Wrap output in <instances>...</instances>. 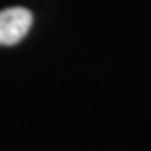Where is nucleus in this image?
Here are the masks:
<instances>
[{"instance_id": "1", "label": "nucleus", "mask_w": 151, "mask_h": 151, "mask_svg": "<svg viewBox=\"0 0 151 151\" xmlns=\"http://www.w3.org/2000/svg\"><path fill=\"white\" fill-rule=\"evenodd\" d=\"M32 25V13L25 7H9L0 11V45H16Z\"/></svg>"}]
</instances>
